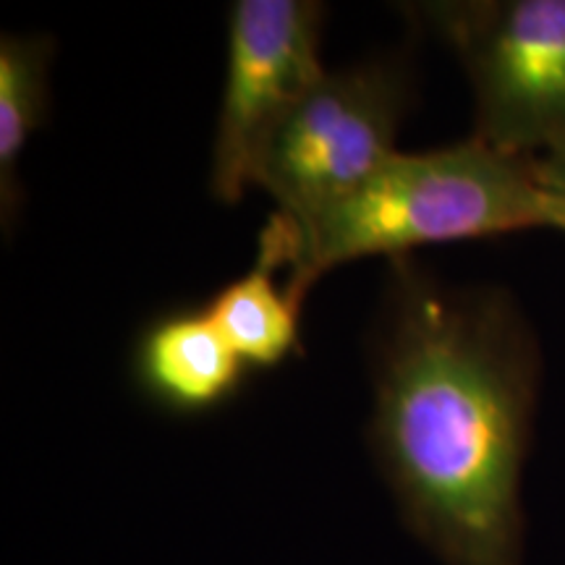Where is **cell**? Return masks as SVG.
Returning a JSON list of instances; mask_svg holds the SVG:
<instances>
[{"label": "cell", "instance_id": "6da1fadb", "mask_svg": "<svg viewBox=\"0 0 565 565\" xmlns=\"http://www.w3.org/2000/svg\"><path fill=\"white\" fill-rule=\"evenodd\" d=\"M393 263L374 349V463L404 526L443 565H521L540 387L532 330L503 291Z\"/></svg>", "mask_w": 565, "mask_h": 565}, {"label": "cell", "instance_id": "7a4b0ae2", "mask_svg": "<svg viewBox=\"0 0 565 565\" xmlns=\"http://www.w3.org/2000/svg\"><path fill=\"white\" fill-rule=\"evenodd\" d=\"M294 223L288 288L303 303L322 273L353 259H404L416 246L529 228L565 233V204L540 181L534 158L469 137L443 150L395 152L349 196Z\"/></svg>", "mask_w": 565, "mask_h": 565}, {"label": "cell", "instance_id": "3957f363", "mask_svg": "<svg viewBox=\"0 0 565 565\" xmlns=\"http://www.w3.org/2000/svg\"><path fill=\"white\" fill-rule=\"evenodd\" d=\"M454 47L475 92V134L508 154L565 145V0L412 6Z\"/></svg>", "mask_w": 565, "mask_h": 565}, {"label": "cell", "instance_id": "277c9868", "mask_svg": "<svg viewBox=\"0 0 565 565\" xmlns=\"http://www.w3.org/2000/svg\"><path fill=\"white\" fill-rule=\"evenodd\" d=\"M412 97L398 61H364L324 71L257 154L252 186L278 210L309 217L359 189L395 152V134Z\"/></svg>", "mask_w": 565, "mask_h": 565}, {"label": "cell", "instance_id": "5b68a950", "mask_svg": "<svg viewBox=\"0 0 565 565\" xmlns=\"http://www.w3.org/2000/svg\"><path fill=\"white\" fill-rule=\"evenodd\" d=\"M324 6L317 0H236L212 145V194L238 202L259 150L286 113L320 82Z\"/></svg>", "mask_w": 565, "mask_h": 565}, {"label": "cell", "instance_id": "8992f818", "mask_svg": "<svg viewBox=\"0 0 565 565\" xmlns=\"http://www.w3.org/2000/svg\"><path fill=\"white\" fill-rule=\"evenodd\" d=\"M249 364L202 309L162 315L134 349L139 391L173 414H207L242 391Z\"/></svg>", "mask_w": 565, "mask_h": 565}, {"label": "cell", "instance_id": "52a82bcc", "mask_svg": "<svg viewBox=\"0 0 565 565\" xmlns=\"http://www.w3.org/2000/svg\"><path fill=\"white\" fill-rule=\"evenodd\" d=\"M294 254V217L273 212L259 233L254 265L204 303V312L249 370H275L301 353V301L288 282H280L282 270H291Z\"/></svg>", "mask_w": 565, "mask_h": 565}, {"label": "cell", "instance_id": "ba28073f", "mask_svg": "<svg viewBox=\"0 0 565 565\" xmlns=\"http://www.w3.org/2000/svg\"><path fill=\"white\" fill-rule=\"evenodd\" d=\"M53 40L47 34H3L0 40V200L3 221L17 215V166L51 105Z\"/></svg>", "mask_w": 565, "mask_h": 565}, {"label": "cell", "instance_id": "9c48e42d", "mask_svg": "<svg viewBox=\"0 0 565 565\" xmlns=\"http://www.w3.org/2000/svg\"><path fill=\"white\" fill-rule=\"evenodd\" d=\"M534 162H536V173H540V181L545 183L550 192L565 204V145L536 154Z\"/></svg>", "mask_w": 565, "mask_h": 565}]
</instances>
